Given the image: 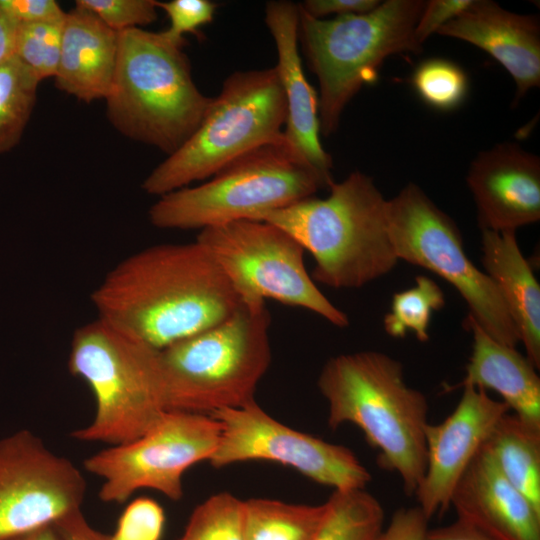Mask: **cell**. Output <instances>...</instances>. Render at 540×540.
<instances>
[{
  "label": "cell",
  "instance_id": "1",
  "mask_svg": "<svg viewBox=\"0 0 540 540\" xmlns=\"http://www.w3.org/2000/svg\"><path fill=\"white\" fill-rule=\"evenodd\" d=\"M98 317L163 350L231 316L241 299L198 241L147 247L92 292Z\"/></svg>",
  "mask_w": 540,
  "mask_h": 540
},
{
  "label": "cell",
  "instance_id": "2",
  "mask_svg": "<svg viewBox=\"0 0 540 540\" xmlns=\"http://www.w3.org/2000/svg\"><path fill=\"white\" fill-rule=\"evenodd\" d=\"M317 385L328 404V426H357L378 451L379 465L414 495L426 466L429 406L405 382L401 362L373 350L340 354L324 364Z\"/></svg>",
  "mask_w": 540,
  "mask_h": 540
},
{
  "label": "cell",
  "instance_id": "3",
  "mask_svg": "<svg viewBox=\"0 0 540 540\" xmlns=\"http://www.w3.org/2000/svg\"><path fill=\"white\" fill-rule=\"evenodd\" d=\"M387 200L368 175L354 171L315 196L253 220L290 233L315 260L312 279L328 287L360 288L399 261L389 238Z\"/></svg>",
  "mask_w": 540,
  "mask_h": 540
},
{
  "label": "cell",
  "instance_id": "4",
  "mask_svg": "<svg viewBox=\"0 0 540 540\" xmlns=\"http://www.w3.org/2000/svg\"><path fill=\"white\" fill-rule=\"evenodd\" d=\"M106 116L123 136L175 152L197 129L212 98L196 86L183 47L162 32L118 33V56Z\"/></svg>",
  "mask_w": 540,
  "mask_h": 540
},
{
  "label": "cell",
  "instance_id": "5",
  "mask_svg": "<svg viewBox=\"0 0 540 540\" xmlns=\"http://www.w3.org/2000/svg\"><path fill=\"white\" fill-rule=\"evenodd\" d=\"M265 300H241L224 321L160 351L167 411L211 415L255 401L271 363Z\"/></svg>",
  "mask_w": 540,
  "mask_h": 540
},
{
  "label": "cell",
  "instance_id": "6",
  "mask_svg": "<svg viewBox=\"0 0 540 540\" xmlns=\"http://www.w3.org/2000/svg\"><path fill=\"white\" fill-rule=\"evenodd\" d=\"M68 369L95 399V413L75 440L108 446L130 442L167 412L160 350L97 317L73 334Z\"/></svg>",
  "mask_w": 540,
  "mask_h": 540
},
{
  "label": "cell",
  "instance_id": "7",
  "mask_svg": "<svg viewBox=\"0 0 540 540\" xmlns=\"http://www.w3.org/2000/svg\"><path fill=\"white\" fill-rule=\"evenodd\" d=\"M423 0L381 1L364 14L317 19L299 9L298 39L319 83L320 132L339 125L344 108L366 84L376 81L389 56L420 53L415 28Z\"/></svg>",
  "mask_w": 540,
  "mask_h": 540
},
{
  "label": "cell",
  "instance_id": "8",
  "mask_svg": "<svg viewBox=\"0 0 540 540\" xmlns=\"http://www.w3.org/2000/svg\"><path fill=\"white\" fill-rule=\"evenodd\" d=\"M327 188L282 136L235 159L212 178L158 197L148 215L160 229L203 230L259 216Z\"/></svg>",
  "mask_w": 540,
  "mask_h": 540
},
{
  "label": "cell",
  "instance_id": "9",
  "mask_svg": "<svg viewBox=\"0 0 540 540\" xmlns=\"http://www.w3.org/2000/svg\"><path fill=\"white\" fill-rule=\"evenodd\" d=\"M286 113L275 67L232 73L194 133L152 170L142 189L160 197L212 177L245 153L279 139Z\"/></svg>",
  "mask_w": 540,
  "mask_h": 540
},
{
  "label": "cell",
  "instance_id": "10",
  "mask_svg": "<svg viewBox=\"0 0 540 540\" xmlns=\"http://www.w3.org/2000/svg\"><path fill=\"white\" fill-rule=\"evenodd\" d=\"M387 230L398 260L421 266L449 282L470 316L491 338L516 347L518 330L494 281L468 258L455 221L416 184L386 205Z\"/></svg>",
  "mask_w": 540,
  "mask_h": 540
},
{
  "label": "cell",
  "instance_id": "11",
  "mask_svg": "<svg viewBox=\"0 0 540 540\" xmlns=\"http://www.w3.org/2000/svg\"><path fill=\"white\" fill-rule=\"evenodd\" d=\"M202 244L241 300L273 299L321 316L336 327L349 319L320 291L290 233L262 220L241 219L200 230Z\"/></svg>",
  "mask_w": 540,
  "mask_h": 540
},
{
  "label": "cell",
  "instance_id": "12",
  "mask_svg": "<svg viewBox=\"0 0 540 540\" xmlns=\"http://www.w3.org/2000/svg\"><path fill=\"white\" fill-rule=\"evenodd\" d=\"M220 434V424L211 415L167 411L136 439L90 455L84 468L102 480L98 496L103 502L123 503L142 489L177 501L184 494V473L210 460Z\"/></svg>",
  "mask_w": 540,
  "mask_h": 540
},
{
  "label": "cell",
  "instance_id": "13",
  "mask_svg": "<svg viewBox=\"0 0 540 540\" xmlns=\"http://www.w3.org/2000/svg\"><path fill=\"white\" fill-rule=\"evenodd\" d=\"M220 424L216 451L208 461L215 468L264 460L288 466L334 490L365 489L371 474L343 445L326 442L277 421L256 401L211 414Z\"/></svg>",
  "mask_w": 540,
  "mask_h": 540
},
{
  "label": "cell",
  "instance_id": "14",
  "mask_svg": "<svg viewBox=\"0 0 540 540\" xmlns=\"http://www.w3.org/2000/svg\"><path fill=\"white\" fill-rule=\"evenodd\" d=\"M86 481L68 458L23 429L0 439V540L81 510Z\"/></svg>",
  "mask_w": 540,
  "mask_h": 540
},
{
  "label": "cell",
  "instance_id": "15",
  "mask_svg": "<svg viewBox=\"0 0 540 540\" xmlns=\"http://www.w3.org/2000/svg\"><path fill=\"white\" fill-rule=\"evenodd\" d=\"M461 398L442 422L425 429L426 466L414 493L430 520L450 507L452 492L499 420L510 410L487 391L464 386Z\"/></svg>",
  "mask_w": 540,
  "mask_h": 540
},
{
  "label": "cell",
  "instance_id": "16",
  "mask_svg": "<svg viewBox=\"0 0 540 540\" xmlns=\"http://www.w3.org/2000/svg\"><path fill=\"white\" fill-rule=\"evenodd\" d=\"M467 185L482 229L502 232L540 219V158L519 145L503 142L472 161Z\"/></svg>",
  "mask_w": 540,
  "mask_h": 540
},
{
  "label": "cell",
  "instance_id": "17",
  "mask_svg": "<svg viewBox=\"0 0 540 540\" xmlns=\"http://www.w3.org/2000/svg\"><path fill=\"white\" fill-rule=\"evenodd\" d=\"M298 22V4L280 0L266 4L265 23L275 43V68L286 103L283 137L329 188L334 182L331 176L333 162L320 141L318 95L307 81L302 68L298 49Z\"/></svg>",
  "mask_w": 540,
  "mask_h": 540
},
{
  "label": "cell",
  "instance_id": "18",
  "mask_svg": "<svg viewBox=\"0 0 540 540\" xmlns=\"http://www.w3.org/2000/svg\"><path fill=\"white\" fill-rule=\"evenodd\" d=\"M437 34L468 42L497 60L515 81V101L540 85V23L536 15L514 13L490 0H474Z\"/></svg>",
  "mask_w": 540,
  "mask_h": 540
},
{
  "label": "cell",
  "instance_id": "19",
  "mask_svg": "<svg viewBox=\"0 0 540 540\" xmlns=\"http://www.w3.org/2000/svg\"><path fill=\"white\" fill-rule=\"evenodd\" d=\"M457 518L496 540H540V511L499 471L482 446L455 486Z\"/></svg>",
  "mask_w": 540,
  "mask_h": 540
},
{
  "label": "cell",
  "instance_id": "20",
  "mask_svg": "<svg viewBox=\"0 0 540 540\" xmlns=\"http://www.w3.org/2000/svg\"><path fill=\"white\" fill-rule=\"evenodd\" d=\"M118 56V33L89 10L66 12L56 87L80 101L105 99L111 89Z\"/></svg>",
  "mask_w": 540,
  "mask_h": 540
},
{
  "label": "cell",
  "instance_id": "21",
  "mask_svg": "<svg viewBox=\"0 0 540 540\" xmlns=\"http://www.w3.org/2000/svg\"><path fill=\"white\" fill-rule=\"evenodd\" d=\"M473 336L466 375L457 385L497 392L513 414L540 428V378L536 368L515 347L491 338L470 316L464 322Z\"/></svg>",
  "mask_w": 540,
  "mask_h": 540
},
{
  "label": "cell",
  "instance_id": "22",
  "mask_svg": "<svg viewBox=\"0 0 540 540\" xmlns=\"http://www.w3.org/2000/svg\"><path fill=\"white\" fill-rule=\"evenodd\" d=\"M484 272L498 287L527 359L540 368V286L523 256L516 231L481 230Z\"/></svg>",
  "mask_w": 540,
  "mask_h": 540
},
{
  "label": "cell",
  "instance_id": "23",
  "mask_svg": "<svg viewBox=\"0 0 540 540\" xmlns=\"http://www.w3.org/2000/svg\"><path fill=\"white\" fill-rule=\"evenodd\" d=\"M483 447L504 477L540 511V428L508 412Z\"/></svg>",
  "mask_w": 540,
  "mask_h": 540
},
{
  "label": "cell",
  "instance_id": "24",
  "mask_svg": "<svg viewBox=\"0 0 540 540\" xmlns=\"http://www.w3.org/2000/svg\"><path fill=\"white\" fill-rule=\"evenodd\" d=\"M326 513V502L307 505L275 499L245 501L246 540H312Z\"/></svg>",
  "mask_w": 540,
  "mask_h": 540
},
{
  "label": "cell",
  "instance_id": "25",
  "mask_svg": "<svg viewBox=\"0 0 540 540\" xmlns=\"http://www.w3.org/2000/svg\"><path fill=\"white\" fill-rule=\"evenodd\" d=\"M384 519L382 505L365 489L334 490L312 540H375Z\"/></svg>",
  "mask_w": 540,
  "mask_h": 540
},
{
  "label": "cell",
  "instance_id": "26",
  "mask_svg": "<svg viewBox=\"0 0 540 540\" xmlns=\"http://www.w3.org/2000/svg\"><path fill=\"white\" fill-rule=\"evenodd\" d=\"M40 81L14 55L0 64V155L21 140Z\"/></svg>",
  "mask_w": 540,
  "mask_h": 540
},
{
  "label": "cell",
  "instance_id": "27",
  "mask_svg": "<svg viewBox=\"0 0 540 540\" xmlns=\"http://www.w3.org/2000/svg\"><path fill=\"white\" fill-rule=\"evenodd\" d=\"M444 306L445 296L439 285L427 276L418 275L413 287L393 295L390 311L383 319L384 330L394 338L412 331L420 342H426L432 314Z\"/></svg>",
  "mask_w": 540,
  "mask_h": 540
},
{
  "label": "cell",
  "instance_id": "28",
  "mask_svg": "<svg viewBox=\"0 0 540 540\" xmlns=\"http://www.w3.org/2000/svg\"><path fill=\"white\" fill-rule=\"evenodd\" d=\"M180 540H246L245 501L228 492L211 495L193 510Z\"/></svg>",
  "mask_w": 540,
  "mask_h": 540
},
{
  "label": "cell",
  "instance_id": "29",
  "mask_svg": "<svg viewBox=\"0 0 540 540\" xmlns=\"http://www.w3.org/2000/svg\"><path fill=\"white\" fill-rule=\"evenodd\" d=\"M411 80L418 96L427 105L440 111L457 109L468 93L466 72L448 59L424 60L414 70Z\"/></svg>",
  "mask_w": 540,
  "mask_h": 540
},
{
  "label": "cell",
  "instance_id": "30",
  "mask_svg": "<svg viewBox=\"0 0 540 540\" xmlns=\"http://www.w3.org/2000/svg\"><path fill=\"white\" fill-rule=\"evenodd\" d=\"M64 19L18 26L14 56L40 82L57 73Z\"/></svg>",
  "mask_w": 540,
  "mask_h": 540
},
{
  "label": "cell",
  "instance_id": "31",
  "mask_svg": "<svg viewBox=\"0 0 540 540\" xmlns=\"http://www.w3.org/2000/svg\"><path fill=\"white\" fill-rule=\"evenodd\" d=\"M75 5L89 10L117 33L151 24L158 17L156 0H76Z\"/></svg>",
  "mask_w": 540,
  "mask_h": 540
},
{
  "label": "cell",
  "instance_id": "32",
  "mask_svg": "<svg viewBox=\"0 0 540 540\" xmlns=\"http://www.w3.org/2000/svg\"><path fill=\"white\" fill-rule=\"evenodd\" d=\"M165 513L158 502L141 497L127 505L119 517L112 540H160Z\"/></svg>",
  "mask_w": 540,
  "mask_h": 540
},
{
  "label": "cell",
  "instance_id": "33",
  "mask_svg": "<svg viewBox=\"0 0 540 540\" xmlns=\"http://www.w3.org/2000/svg\"><path fill=\"white\" fill-rule=\"evenodd\" d=\"M158 9L163 10L170 21L167 30L162 31L171 42L184 47L186 33H198L201 26L213 21L217 5L209 0H171L157 1Z\"/></svg>",
  "mask_w": 540,
  "mask_h": 540
},
{
  "label": "cell",
  "instance_id": "34",
  "mask_svg": "<svg viewBox=\"0 0 540 540\" xmlns=\"http://www.w3.org/2000/svg\"><path fill=\"white\" fill-rule=\"evenodd\" d=\"M474 0H430L424 9L415 28V38L419 45L426 39L465 11Z\"/></svg>",
  "mask_w": 540,
  "mask_h": 540
},
{
  "label": "cell",
  "instance_id": "35",
  "mask_svg": "<svg viewBox=\"0 0 540 540\" xmlns=\"http://www.w3.org/2000/svg\"><path fill=\"white\" fill-rule=\"evenodd\" d=\"M0 9L18 26L65 18L55 0H0Z\"/></svg>",
  "mask_w": 540,
  "mask_h": 540
},
{
  "label": "cell",
  "instance_id": "36",
  "mask_svg": "<svg viewBox=\"0 0 540 540\" xmlns=\"http://www.w3.org/2000/svg\"><path fill=\"white\" fill-rule=\"evenodd\" d=\"M428 522L418 506L400 508L375 540H425Z\"/></svg>",
  "mask_w": 540,
  "mask_h": 540
},
{
  "label": "cell",
  "instance_id": "37",
  "mask_svg": "<svg viewBox=\"0 0 540 540\" xmlns=\"http://www.w3.org/2000/svg\"><path fill=\"white\" fill-rule=\"evenodd\" d=\"M380 2L378 0H306L298 5L310 16L322 19L328 15L339 17L368 13Z\"/></svg>",
  "mask_w": 540,
  "mask_h": 540
},
{
  "label": "cell",
  "instance_id": "38",
  "mask_svg": "<svg viewBox=\"0 0 540 540\" xmlns=\"http://www.w3.org/2000/svg\"><path fill=\"white\" fill-rule=\"evenodd\" d=\"M55 525L63 540H112L111 535L93 528L81 510L64 517Z\"/></svg>",
  "mask_w": 540,
  "mask_h": 540
},
{
  "label": "cell",
  "instance_id": "39",
  "mask_svg": "<svg viewBox=\"0 0 540 540\" xmlns=\"http://www.w3.org/2000/svg\"><path fill=\"white\" fill-rule=\"evenodd\" d=\"M425 540H496L473 525L456 519L453 523L428 529Z\"/></svg>",
  "mask_w": 540,
  "mask_h": 540
},
{
  "label": "cell",
  "instance_id": "40",
  "mask_svg": "<svg viewBox=\"0 0 540 540\" xmlns=\"http://www.w3.org/2000/svg\"><path fill=\"white\" fill-rule=\"evenodd\" d=\"M18 25L0 9V64L14 55Z\"/></svg>",
  "mask_w": 540,
  "mask_h": 540
},
{
  "label": "cell",
  "instance_id": "41",
  "mask_svg": "<svg viewBox=\"0 0 540 540\" xmlns=\"http://www.w3.org/2000/svg\"><path fill=\"white\" fill-rule=\"evenodd\" d=\"M6 540H63L55 524L46 525Z\"/></svg>",
  "mask_w": 540,
  "mask_h": 540
}]
</instances>
